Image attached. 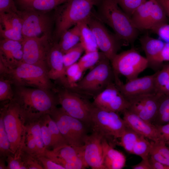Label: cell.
<instances>
[{
    "label": "cell",
    "instance_id": "obj_42",
    "mask_svg": "<svg viewBox=\"0 0 169 169\" xmlns=\"http://www.w3.org/2000/svg\"><path fill=\"white\" fill-rule=\"evenodd\" d=\"M42 138L46 149L52 146V140L51 134L44 115L39 120Z\"/></svg>",
    "mask_w": 169,
    "mask_h": 169
},
{
    "label": "cell",
    "instance_id": "obj_17",
    "mask_svg": "<svg viewBox=\"0 0 169 169\" xmlns=\"http://www.w3.org/2000/svg\"><path fill=\"white\" fill-rule=\"evenodd\" d=\"M162 95L149 94L133 98L129 100V106L127 110L152 123L156 115Z\"/></svg>",
    "mask_w": 169,
    "mask_h": 169
},
{
    "label": "cell",
    "instance_id": "obj_54",
    "mask_svg": "<svg viewBox=\"0 0 169 169\" xmlns=\"http://www.w3.org/2000/svg\"><path fill=\"white\" fill-rule=\"evenodd\" d=\"M169 18V0H157Z\"/></svg>",
    "mask_w": 169,
    "mask_h": 169
},
{
    "label": "cell",
    "instance_id": "obj_9",
    "mask_svg": "<svg viewBox=\"0 0 169 169\" xmlns=\"http://www.w3.org/2000/svg\"><path fill=\"white\" fill-rule=\"evenodd\" d=\"M56 91L58 103L65 112L82 121L90 128L92 103L79 93L64 87Z\"/></svg>",
    "mask_w": 169,
    "mask_h": 169
},
{
    "label": "cell",
    "instance_id": "obj_15",
    "mask_svg": "<svg viewBox=\"0 0 169 169\" xmlns=\"http://www.w3.org/2000/svg\"><path fill=\"white\" fill-rule=\"evenodd\" d=\"M95 106L105 110L122 112L128 109L129 101L125 98L115 83L110 84L95 97L92 103Z\"/></svg>",
    "mask_w": 169,
    "mask_h": 169
},
{
    "label": "cell",
    "instance_id": "obj_4",
    "mask_svg": "<svg viewBox=\"0 0 169 169\" xmlns=\"http://www.w3.org/2000/svg\"><path fill=\"white\" fill-rule=\"evenodd\" d=\"M114 79L110 61L103 53L98 63L76 83L74 91L94 97Z\"/></svg>",
    "mask_w": 169,
    "mask_h": 169
},
{
    "label": "cell",
    "instance_id": "obj_56",
    "mask_svg": "<svg viewBox=\"0 0 169 169\" xmlns=\"http://www.w3.org/2000/svg\"><path fill=\"white\" fill-rule=\"evenodd\" d=\"M1 158L0 159V169H7V166L5 165V163L4 162V161Z\"/></svg>",
    "mask_w": 169,
    "mask_h": 169
},
{
    "label": "cell",
    "instance_id": "obj_5",
    "mask_svg": "<svg viewBox=\"0 0 169 169\" xmlns=\"http://www.w3.org/2000/svg\"><path fill=\"white\" fill-rule=\"evenodd\" d=\"M4 126L10 144L12 154L20 156L26 120L19 105L13 99L1 109Z\"/></svg>",
    "mask_w": 169,
    "mask_h": 169
},
{
    "label": "cell",
    "instance_id": "obj_43",
    "mask_svg": "<svg viewBox=\"0 0 169 169\" xmlns=\"http://www.w3.org/2000/svg\"><path fill=\"white\" fill-rule=\"evenodd\" d=\"M20 156L27 169H44L43 166L39 163L40 162L38 159H36L37 157L23 151H21Z\"/></svg>",
    "mask_w": 169,
    "mask_h": 169
},
{
    "label": "cell",
    "instance_id": "obj_8",
    "mask_svg": "<svg viewBox=\"0 0 169 169\" xmlns=\"http://www.w3.org/2000/svg\"><path fill=\"white\" fill-rule=\"evenodd\" d=\"M49 115L56 122L69 145L76 146L84 145L90 128L84 123L68 115L61 107H56Z\"/></svg>",
    "mask_w": 169,
    "mask_h": 169
},
{
    "label": "cell",
    "instance_id": "obj_22",
    "mask_svg": "<svg viewBox=\"0 0 169 169\" xmlns=\"http://www.w3.org/2000/svg\"><path fill=\"white\" fill-rule=\"evenodd\" d=\"M0 35L3 38L23 40L22 20L18 13H0Z\"/></svg>",
    "mask_w": 169,
    "mask_h": 169
},
{
    "label": "cell",
    "instance_id": "obj_40",
    "mask_svg": "<svg viewBox=\"0 0 169 169\" xmlns=\"http://www.w3.org/2000/svg\"><path fill=\"white\" fill-rule=\"evenodd\" d=\"M11 81L8 77H1L0 79V100L10 101L14 97V93L12 89Z\"/></svg>",
    "mask_w": 169,
    "mask_h": 169
},
{
    "label": "cell",
    "instance_id": "obj_41",
    "mask_svg": "<svg viewBox=\"0 0 169 169\" xmlns=\"http://www.w3.org/2000/svg\"><path fill=\"white\" fill-rule=\"evenodd\" d=\"M130 17L135 10L146 0H114Z\"/></svg>",
    "mask_w": 169,
    "mask_h": 169
},
{
    "label": "cell",
    "instance_id": "obj_47",
    "mask_svg": "<svg viewBox=\"0 0 169 169\" xmlns=\"http://www.w3.org/2000/svg\"><path fill=\"white\" fill-rule=\"evenodd\" d=\"M169 111V94L162 95L160 100L156 115L153 122L162 115Z\"/></svg>",
    "mask_w": 169,
    "mask_h": 169
},
{
    "label": "cell",
    "instance_id": "obj_3",
    "mask_svg": "<svg viewBox=\"0 0 169 169\" xmlns=\"http://www.w3.org/2000/svg\"><path fill=\"white\" fill-rule=\"evenodd\" d=\"M98 0H68L57 7L54 15V37L60 38L73 26L88 19Z\"/></svg>",
    "mask_w": 169,
    "mask_h": 169
},
{
    "label": "cell",
    "instance_id": "obj_14",
    "mask_svg": "<svg viewBox=\"0 0 169 169\" xmlns=\"http://www.w3.org/2000/svg\"><path fill=\"white\" fill-rule=\"evenodd\" d=\"M84 145H66L49 150H45L44 156L62 166L65 169H82L89 167L84 157Z\"/></svg>",
    "mask_w": 169,
    "mask_h": 169
},
{
    "label": "cell",
    "instance_id": "obj_45",
    "mask_svg": "<svg viewBox=\"0 0 169 169\" xmlns=\"http://www.w3.org/2000/svg\"><path fill=\"white\" fill-rule=\"evenodd\" d=\"M14 0H0V13H18Z\"/></svg>",
    "mask_w": 169,
    "mask_h": 169
},
{
    "label": "cell",
    "instance_id": "obj_11",
    "mask_svg": "<svg viewBox=\"0 0 169 169\" xmlns=\"http://www.w3.org/2000/svg\"><path fill=\"white\" fill-rule=\"evenodd\" d=\"M87 22L94 35L98 49L111 61L123 43L115 35L109 32L103 23L92 13Z\"/></svg>",
    "mask_w": 169,
    "mask_h": 169
},
{
    "label": "cell",
    "instance_id": "obj_36",
    "mask_svg": "<svg viewBox=\"0 0 169 169\" xmlns=\"http://www.w3.org/2000/svg\"><path fill=\"white\" fill-rule=\"evenodd\" d=\"M84 49L80 42L63 54L64 67L66 69L77 63L83 52Z\"/></svg>",
    "mask_w": 169,
    "mask_h": 169
},
{
    "label": "cell",
    "instance_id": "obj_39",
    "mask_svg": "<svg viewBox=\"0 0 169 169\" xmlns=\"http://www.w3.org/2000/svg\"><path fill=\"white\" fill-rule=\"evenodd\" d=\"M169 80V64L163 65L155 73V85L156 94H159Z\"/></svg>",
    "mask_w": 169,
    "mask_h": 169
},
{
    "label": "cell",
    "instance_id": "obj_29",
    "mask_svg": "<svg viewBox=\"0 0 169 169\" xmlns=\"http://www.w3.org/2000/svg\"><path fill=\"white\" fill-rule=\"evenodd\" d=\"M150 156L154 160L169 166V147L163 141H151Z\"/></svg>",
    "mask_w": 169,
    "mask_h": 169
},
{
    "label": "cell",
    "instance_id": "obj_12",
    "mask_svg": "<svg viewBox=\"0 0 169 169\" xmlns=\"http://www.w3.org/2000/svg\"><path fill=\"white\" fill-rule=\"evenodd\" d=\"M44 13L23 10L19 11L22 22V33L23 38L51 37L52 21Z\"/></svg>",
    "mask_w": 169,
    "mask_h": 169
},
{
    "label": "cell",
    "instance_id": "obj_35",
    "mask_svg": "<svg viewBox=\"0 0 169 169\" xmlns=\"http://www.w3.org/2000/svg\"><path fill=\"white\" fill-rule=\"evenodd\" d=\"M103 53L98 50L85 53L79 59L78 63L83 72L92 68L100 60Z\"/></svg>",
    "mask_w": 169,
    "mask_h": 169
},
{
    "label": "cell",
    "instance_id": "obj_19",
    "mask_svg": "<svg viewBox=\"0 0 169 169\" xmlns=\"http://www.w3.org/2000/svg\"><path fill=\"white\" fill-rule=\"evenodd\" d=\"M22 42L3 38L0 42V61L8 70L17 66L23 61Z\"/></svg>",
    "mask_w": 169,
    "mask_h": 169
},
{
    "label": "cell",
    "instance_id": "obj_32",
    "mask_svg": "<svg viewBox=\"0 0 169 169\" xmlns=\"http://www.w3.org/2000/svg\"><path fill=\"white\" fill-rule=\"evenodd\" d=\"M141 135L127 126L117 143L129 153L132 154L134 146Z\"/></svg>",
    "mask_w": 169,
    "mask_h": 169
},
{
    "label": "cell",
    "instance_id": "obj_27",
    "mask_svg": "<svg viewBox=\"0 0 169 169\" xmlns=\"http://www.w3.org/2000/svg\"><path fill=\"white\" fill-rule=\"evenodd\" d=\"M87 21L81 22L77 24L80 30V42L85 53L97 51L99 49L94 35L88 26Z\"/></svg>",
    "mask_w": 169,
    "mask_h": 169
},
{
    "label": "cell",
    "instance_id": "obj_52",
    "mask_svg": "<svg viewBox=\"0 0 169 169\" xmlns=\"http://www.w3.org/2000/svg\"><path fill=\"white\" fill-rule=\"evenodd\" d=\"M168 123H169V111L154 121L152 124L155 125H161Z\"/></svg>",
    "mask_w": 169,
    "mask_h": 169
},
{
    "label": "cell",
    "instance_id": "obj_53",
    "mask_svg": "<svg viewBox=\"0 0 169 169\" xmlns=\"http://www.w3.org/2000/svg\"><path fill=\"white\" fill-rule=\"evenodd\" d=\"M161 59L162 62L169 61V42L165 43L161 54Z\"/></svg>",
    "mask_w": 169,
    "mask_h": 169
},
{
    "label": "cell",
    "instance_id": "obj_55",
    "mask_svg": "<svg viewBox=\"0 0 169 169\" xmlns=\"http://www.w3.org/2000/svg\"><path fill=\"white\" fill-rule=\"evenodd\" d=\"M159 94L162 95L169 94V80Z\"/></svg>",
    "mask_w": 169,
    "mask_h": 169
},
{
    "label": "cell",
    "instance_id": "obj_18",
    "mask_svg": "<svg viewBox=\"0 0 169 169\" xmlns=\"http://www.w3.org/2000/svg\"><path fill=\"white\" fill-rule=\"evenodd\" d=\"M103 136L92 131L85 138L84 145V157L88 166L93 169H104L103 165L102 141Z\"/></svg>",
    "mask_w": 169,
    "mask_h": 169
},
{
    "label": "cell",
    "instance_id": "obj_50",
    "mask_svg": "<svg viewBox=\"0 0 169 169\" xmlns=\"http://www.w3.org/2000/svg\"><path fill=\"white\" fill-rule=\"evenodd\" d=\"M131 168L133 169H151L149 158L142 159L139 163L131 166Z\"/></svg>",
    "mask_w": 169,
    "mask_h": 169
},
{
    "label": "cell",
    "instance_id": "obj_6",
    "mask_svg": "<svg viewBox=\"0 0 169 169\" xmlns=\"http://www.w3.org/2000/svg\"><path fill=\"white\" fill-rule=\"evenodd\" d=\"M4 76L18 86H31L49 90L52 84L45 68L22 62L15 68L8 70Z\"/></svg>",
    "mask_w": 169,
    "mask_h": 169
},
{
    "label": "cell",
    "instance_id": "obj_24",
    "mask_svg": "<svg viewBox=\"0 0 169 169\" xmlns=\"http://www.w3.org/2000/svg\"><path fill=\"white\" fill-rule=\"evenodd\" d=\"M103 149V165L104 169H121L125 166L126 157L120 151L115 149L103 137L102 141Z\"/></svg>",
    "mask_w": 169,
    "mask_h": 169
},
{
    "label": "cell",
    "instance_id": "obj_10",
    "mask_svg": "<svg viewBox=\"0 0 169 169\" xmlns=\"http://www.w3.org/2000/svg\"><path fill=\"white\" fill-rule=\"evenodd\" d=\"M110 62L114 72L124 76L128 81L138 77L148 67L146 57L133 47L117 54Z\"/></svg>",
    "mask_w": 169,
    "mask_h": 169
},
{
    "label": "cell",
    "instance_id": "obj_38",
    "mask_svg": "<svg viewBox=\"0 0 169 169\" xmlns=\"http://www.w3.org/2000/svg\"><path fill=\"white\" fill-rule=\"evenodd\" d=\"M147 139L141 136L134 146L132 154L140 156L142 159L149 158L151 142Z\"/></svg>",
    "mask_w": 169,
    "mask_h": 169
},
{
    "label": "cell",
    "instance_id": "obj_30",
    "mask_svg": "<svg viewBox=\"0 0 169 169\" xmlns=\"http://www.w3.org/2000/svg\"><path fill=\"white\" fill-rule=\"evenodd\" d=\"M83 72L78 62L74 63L66 69L64 78L61 84L64 87L74 91Z\"/></svg>",
    "mask_w": 169,
    "mask_h": 169
},
{
    "label": "cell",
    "instance_id": "obj_51",
    "mask_svg": "<svg viewBox=\"0 0 169 169\" xmlns=\"http://www.w3.org/2000/svg\"><path fill=\"white\" fill-rule=\"evenodd\" d=\"M149 159L151 169H169V166L156 161L150 156Z\"/></svg>",
    "mask_w": 169,
    "mask_h": 169
},
{
    "label": "cell",
    "instance_id": "obj_23",
    "mask_svg": "<svg viewBox=\"0 0 169 169\" xmlns=\"http://www.w3.org/2000/svg\"><path fill=\"white\" fill-rule=\"evenodd\" d=\"M48 76L50 79L62 83L65 77L63 53L57 42L53 43L48 54L46 61Z\"/></svg>",
    "mask_w": 169,
    "mask_h": 169
},
{
    "label": "cell",
    "instance_id": "obj_44",
    "mask_svg": "<svg viewBox=\"0 0 169 169\" xmlns=\"http://www.w3.org/2000/svg\"><path fill=\"white\" fill-rule=\"evenodd\" d=\"M8 165L7 169H27L20 156L15 157L11 154L7 157Z\"/></svg>",
    "mask_w": 169,
    "mask_h": 169
},
{
    "label": "cell",
    "instance_id": "obj_49",
    "mask_svg": "<svg viewBox=\"0 0 169 169\" xmlns=\"http://www.w3.org/2000/svg\"><path fill=\"white\" fill-rule=\"evenodd\" d=\"M155 125L158 131L160 140L164 141L169 147V123Z\"/></svg>",
    "mask_w": 169,
    "mask_h": 169
},
{
    "label": "cell",
    "instance_id": "obj_21",
    "mask_svg": "<svg viewBox=\"0 0 169 169\" xmlns=\"http://www.w3.org/2000/svg\"><path fill=\"white\" fill-rule=\"evenodd\" d=\"M123 119L127 126L151 141L160 140L155 125L146 121L126 109L122 112Z\"/></svg>",
    "mask_w": 169,
    "mask_h": 169
},
{
    "label": "cell",
    "instance_id": "obj_26",
    "mask_svg": "<svg viewBox=\"0 0 169 169\" xmlns=\"http://www.w3.org/2000/svg\"><path fill=\"white\" fill-rule=\"evenodd\" d=\"M68 0H17L23 10L47 13Z\"/></svg>",
    "mask_w": 169,
    "mask_h": 169
},
{
    "label": "cell",
    "instance_id": "obj_7",
    "mask_svg": "<svg viewBox=\"0 0 169 169\" xmlns=\"http://www.w3.org/2000/svg\"><path fill=\"white\" fill-rule=\"evenodd\" d=\"M126 127L118 113L103 110L93 105L90 127L92 131L100 134L108 141L120 139Z\"/></svg>",
    "mask_w": 169,
    "mask_h": 169
},
{
    "label": "cell",
    "instance_id": "obj_33",
    "mask_svg": "<svg viewBox=\"0 0 169 169\" xmlns=\"http://www.w3.org/2000/svg\"><path fill=\"white\" fill-rule=\"evenodd\" d=\"M21 151L36 157L39 155L35 141L27 124L22 140Z\"/></svg>",
    "mask_w": 169,
    "mask_h": 169
},
{
    "label": "cell",
    "instance_id": "obj_28",
    "mask_svg": "<svg viewBox=\"0 0 169 169\" xmlns=\"http://www.w3.org/2000/svg\"><path fill=\"white\" fill-rule=\"evenodd\" d=\"M60 39L58 44L63 54L80 42V33L77 25L65 32Z\"/></svg>",
    "mask_w": 169,
    "mask_h": 169
},
{
    "label": "cell",
    "instance_id": "obj_1",
    "mask_svg": "<svg viewBox=\"0 0 169 169\" xmlns=\"http://www.w3.org/2000/svg\"><path fill=\"white\" fill-rule=\"evenodd\" d=\"M13 99L19 105L28 122L39 120L49 114L58 103L55 97L49 90L38 88L18 86Z\"/></svg>",
    "mask_w": 169,
    "mask_h": 169
},
{
    "label": "cell",
    "instance_id": "obj_46",
    "mask_svg": "<svg viewBox=\"0 0 169 169\" xmlns=\"http://www.w3.org/2000/svg\"><path fill=\"white\" fill-rule=\"evenodd\" d=\"M151 30L166 43L169 42V24L166 23L161 25Z\"/></svg>",
    "mask_w": 169,
    "mask_h": 169
},
{
    "label": "cell",
    "instance_id": "obj_16",
    "mask_svg": "<svg viewBox=\"0 0 169 169\" xmlns=\"http://www.w3.org/2000/svg\"><path fill=\"white\" fill-rule=\"evenodd\" d=\"M155 73L151 75L137 77L124 84L118 75L115 73L114 82L123 96L129 100L139 96L156 94L155 85Z\"/></svg>",
    "mask_w": 169,
    "mask_h": 169
},
{
    "label": "cell",
    "instance_id": "obj_34",
    "mask_svg": "<svg viewBox=\"0 0 169 169\" xmlns=\"http://www.w3.org/2000/svg\"><path fill=\"white\" fill-rule=\"evenodd\" d=\"M27 125L35 141L39 153V156H44L46 148L42 138L39 120L29 122Z\"/></svg>",
    "mask_w": 169,
    "mask_h": 169
},
{
    "label": "cell",
    "instance_id": "obj_25",
    "mask_svg": "<svg viewBox=\"0 0 169 169\" xmlns=\"http://www.w3.org/2000/svg\"><path fill=\"white\" fill-rule=\"evenodd\" d=\"M153 0H146L135 10L131 16L132 21L138 30L149 29Z\"/></svg>",
    "mask_w": 169,
    "mask_h": 169
},
{
    "label": "cell",
    "instance_id": "obj_2",
    "mask_svg": "<svg viewBox=\"0 0 169 169\" xmlns=\"http://www.w3.org/2000/svg\"><path fill=\"white\" fill-rule=\"evenodd\" d=\"M95 15L109 26L124 45L133 43L137 37L138 30L131 18L121 9L114 0H98Z\"/></svg>",
    "mask_w": 169,
    "mask_h": 169
},
{
    "label": "cell",
    "instance_id": "obj_31",
    "mask_svg": "<svg viewBox=\"0 0 169 169\" xmlns=\"http://www.w3.org/2000/svg\"><path fill=\"white\" fill-rule=\"evenodd\" d=\"M44 116L52 136V147L53 149L68 145L61 133L56 122L51 116L49 114H46Z\"/></svg>",
    "mask_w": 169,
    "mask_h": 169
},
{
    "label": "cell",
    "instance_id": "obj_48",
    "mask_svg": "<svg viewBox=\"0 0 169 169\" xmlns=\"http://www.w3.org/2000/svg\"><path fill=\"white\" fill-rule=\"evenodd\" d=\"M45 169H65L62 166L55 162L44 156L37 157Z\"/></svg>",
    "mask_w": 169,
    "mask_h": 169
},
{
    "label": "cell",
    "instance_id": "obj_37",
    "mask_svg": "<svg viewBox=\"0 0 169 169\" xmlns=\"http://www.w3.org/2000/svg\"><path fill=\"white\" fill-rule=\"evenodd\" d=\"M12 154L10 144L6 131L2 116L0 118V155L2 158H5Z\"/></svg>",
    "mask_w": 169,
    "mask_h": 169
},
{
    "label": "cell",
    "instance_id": "obj_13",
    "mask_svg": "<svg viewBox=\"0 0 169 169\" xmlns=\"http://www.w3.org/2000/svg\"><path fill=\"white\" fill-rule=\"evenodd\" d=\"M22 43L23 51L22 62L39 66L47 70V58L53 43L51 37L43 36L23 38Z\"/></svg>",
    "mask_w": 169,
    "mask_h": 169
},
{
    "label": "cell",
    "instance_id": "obj_20",
    "mask_svg": "<svg viewBox=\"0 0 169 169\" xmlns=\"http://www.w3.org/2000/svg\"><path fill=\"white\" fill-rule=\"evenodd\" d=\"M139 40L146 55L148 67L156 72L163 65L161 54L165 43L147 35L142 36Z\"/></svg>",
    "mask_w": 169,
    "mask_h": 169
}]
</instances>
